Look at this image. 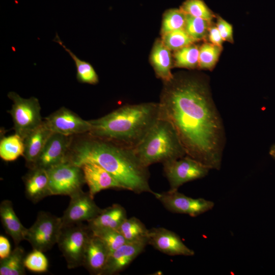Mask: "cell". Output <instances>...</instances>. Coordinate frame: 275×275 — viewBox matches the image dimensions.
<instances>
[{
    "label": "cell",
    "mask_w": 275,
    "mask_h": 275,
    "mask_svg": "<svg viewBox=\"0 0 275 275\" xmlns=\"http://www.w3.org/2000/svg\"><path fill=\"white\" fill-rule=\"evenodd\" d=\"M147 238L127 241L109 254L102 275L117 274L125 269L144 250Z\"/></svg>",
    "instance_id": "15"
},
{
    "label": "cell",
    "mask_w": 275,
    "mask_h": 275,
    "mask_svg": "<svg viewBox=\"0 0 275 275\" xmlns=\"http://www.w3.org/2000/svg\"><path fill=\"white\" fill-rule=\"evenodd\" d=\"M163 84L158 102L160 118L172 125L187 155L210 170H219L225 129L207 85L187 75H173Z\"/></svg>",
    "instance_id": "1"
},
{
    "label": "cell",
    "mask_w": 275,
    "mask_h": 275,
    "mask_svg": "<svg viewBox=\"0 0 275 275\" xmlns=\"http://www.w3.org/2000/svg\"><path fill=\"white\" fill-rule=\"evenodd\" d=\"M216 26L224 41H233V28L231 24L222 17H218Z\"/></svg>",
    "instance_id": "35"
},
{
    "label": "cell",
    "mask_w": 275,
    "mask_h": 275,
    "mask_svg": "<svg viewBox=\"0 0 275 275\" xmlns=\"http://www.w3.org/2000/svg\"><path fill=\"white\" fill-rule=\"evenodd\" d=\"M186 14L180 9L167 10L163 15L161 29V35L184 28Z\"/></svg>",
    "instance_id": "28"
},
{
    "label": "cell",
    "mask_w": 275,
    "mask_h": 275,
    "mask_svg": "<svg viewBox=\"0 0 275 275\" xmlns=\"http://www.w3.org/2000/svg\"><path fill=\"white\" fill-rule=\"evenodd\" d=\"M150 60L156 75L163 82L168 81L173 78L171 50L164 45L161 39H157L155 42Z\"/></svg>",
    "instance_id": "21"
},
{
    "label": "cell",
    "mask_w": 275,
    "mask_h": 275,
    "mask_svg": "<svg viewBox=\"0 0 275 275\" xmlns=\"http://www.w3.org/2000/svg\"><path fill=\"white\" fill-rule=\"evenodd\" d=\"M52 133L43 121L40 126L24 139V151L23 156L30 169L40 155Z\"/></svg>",
    "instance_id": "19"
},
{
    "label": "cell",
    "mask_w": 275,
    "mask_h": 275,
    "mask_svg": "<svg viewBox=\"0 0 275 275\" xmlns=\"http://www.w3.org/2000/svg\"><path fill=\"white\" fill-rule=\"evenodd\" d=\"M155 198L168 211L196 217L211 210L214 203L203 198L194 199L178 190L158 193Z\"/></svg>",
    "instance_id": "10"
},
{
    "label": "cell",
    "mask_w": 275,
    "mask_h": 275,
    "mask_svg": "<svg viewBox=\"0 0 275 275\" xmlns=\"http://www.w3.org/2000/svg\"><path fill=\"white\" fill-rule=\"evenodd\" d=\"M22 248L17 245L6 258L1 260V275H24L26 274L24 264L25 257Z\"/></svg>",
    "instance_id": "24"
},
{
    "label": "cell",
    "mask_w": 275,
    "mask_h": 275,
    "mask_svg": "<svg viewBox=\"0 0 275 275\" xmlns=\"http://www.w3.org/2000/svg\"><path fill=\"white\" fill-rule=\"evenodd\" d=\"M199 48L192 44L175 51L174 54L176 66L194 68L198 66Z\"/></svg>",
    "instance_id": "27"
},
{
    "label": "cell",
    "mask_w": 275,
    "mask_h": 275,
    "mask_svg": "<svg viewBox=\"0 0 275 275\" xmlns=\"http://www.w3.org/2000/svg\"><path fill=\"white\" fill-rule=\"evenodd\" d=\"M160 118L158 102L124 105L99 118L89 120L93 136L135 148Z\"/></svg>",
    "instance_id": "3"
},
{
    "label": "cell",
    "mask_w": 275,
    "mask_h": 275,
    "mask_svg": "<svg viewBox=\"0 0 275 275\" xmlns=\"http://www.w3.org/2000/svg\"><path fill=\"white\" fill-rule=\"evenodd\" d=\"M161 39L168 48L174 51L192 44L195 42L184 28L162 35Z\"/></svg>",
    "instance_id": "29"
},
{
    "label": "cell",
    "mask_w": 275,
    "mask_h": 275,
    "mask_svg": "<svg viewBox=\"0 0 275 275\" xmlns=\"http://www.w3.org/2000/svg\"><path fill=\"white\" fill-rule=\"evenodd\" d=\"M91 231L93 235L103 242L109 254L127 241L118 229H102Z\"/></svg>",
    "instance_id": "30"
},
{
    "label": "cell",
    "mask_w": 275,
    "mask_h": 275,
    "mask_svg": "<svg viewBox=\"0 0 275 275\" xmlns=\"http://www.w3.org/2000/svg\"><path fill=\"white\" fill-rule=\"evenodd\" d=\"M52 195L69 197L82 190L85 183L81 168L68 161L47 170Z\"/></svg>",
    "instance_id": "8"
},
{
    "label": "cell",
    "mask_w": 275,
    "mask_h": 275,
    "mask_svg": "<svg viewBox=\"0 0 275 275\" xmlns=\"http://www.w3.org/2000/svg\"><path fill=\"white\" fill-rule=\"evenodd\" d=\"M162 164L170 190H178L185 183L204 178L210 170L187 155Z\"/></svg>",
    "instance_id": "9"
},
{
    "label": "cell",
    "mask_w": 275,
    "mask_h": 275,
    "mask_svg": "<svg viewBox=\"0 0 275 275\" xmlns=\"http://www.w3.org/2000/svg\"><path fill=\"white\" fill-rule=\"evenodd\" d=\"M269 155L275 160V144H273L270 148L269 151Z\"/></svg>",
    "instance_id": "38"
},
{
    "label": "cell",
    "mask_w": 275,
    "mask_h": 275,
    "mask_svg": "<svg viewBox=\"0 0 275 275\" xmlns=\"http://www.w3.org/2000/svg\"><path fill=\"white\" fill-rule=\"evenodd\" d=\"M73 136L52 132L33 167L48 170L67 161Z\"/></svg>",
    "instance_id": "13"
},
{
    "label": "cell",
    "mask_w": 275,
    "mask_h": 275,
    "mask_svg": "<svg viewBox=\"0 0 275 275\" xmlns=\"http://www.w3.org/2000/svg\"><path fill=\"white\" fill-rule=\"evenodd\" d=\"M43 122L52 132L67 136L86 134L91 128L89 120L82 119L65 107H61L45 118Z\"/></svg>",
    "instance_id": "11"
},
{
    "label": "cell",
    "mask_w": 275,
    "mask_h": 275,
    "mask_svg": "<svg viewBox=\"0 0 275 275\" xmlns=\"http://www.w3.org/2000/svg\"><path fill=\"white\" fill-rule=\"evenodd\" d=\"M134 150L147 167L156 163L163 164L186 155L172 125L160 118Z\"/></svg>",
    "instance_id": "4"
},
{
    "label": "cell",
    "mask_w": 275,
    "mask_h": 275,
    "mask_svg": "<svg viewBox=\"0 0 275 275\" xmlns=\"http://www.w3.org/2000/svg\"><path fill=\"white\" fill-rule=\"evenodd\" d=\"M26 197L36 203L48 196H52L49 186L46 170L34 168L23 178Z\"/></svg>",
    "instance_id": "18"
},
{
    "label": "cell",
    "mask_w": 275,
    "mask_h": 275,
    "mask_svg": "<svg viewBox=\"0 0 275 275\" xmlns=\"http://www.w3.org/2000/svg\"><path fill=\"white\" fill-rule=\"evenodd\" d=\"M8 97L13 101L8 112L13 119L15 133L24 140L43 123L39 100L35 97L23 98L15 92H10Z\"/></svg>",
    "instance_id": "6"
},
{
    "label": "cell",
    "mask_w": 275,
    "mask_h": 275,
    "mask_svg": "<svg viewBox=\"0 0 275 275\" xmlns=\"http://www.w3.org/2000/svg\"><path fill=\"white\" fill-rule=\"evenodd\" d=\"M210 22L206 19L186 14L184 29L187 34L195 41L203 39L210 27Z\"/></svg>",
    "instance_id": "31"
},
{
    "label": "cell",
    "mask_w": 275,
    "mask_h": 275,
    "mask_svg": "<svg viewBox=\"0 0 275 275\" xmlns=\"http://www.w3.org/2000/svg\"><path fill=\"white\" fill-rule=\"evenodd\" d=\"M23 139L18 134L3 137L0 142V157L5 161H11L23 156Z\"/></svg>",
    "instance_id": "25"
},
{
    "label": "cell",
    "mask_w": 275,
    "mask_h": 275,
    "mask_svg": "<svg viewBox=\"0 0 275 275\" xmlns=\"http://www.w3.org/2000/svg\"><path fill=\"white\" fill-rule=\"evenodd\" d=\"M66 160L80 167L93 161L113 175L124 189L140 194L148 193L155 197L149 185L150 172L137 156L134 148L114 141L87 135L72 142Z\"/></svg>",
    "instance_id": "2"
},
{
    "label": "cell",
    "mask_w": 275,
    "mask_h": 275,
    "mask_svg": "<svg viewBox=\"0 0 275 275\" xmlns=\"http://www.w3.org/2000/svg\"><path fill=\"white\" fill-rule=\"evenodd\" d=\"M127 217L125 209L120 204H114L103 209L100 214L88 222V226L91 231L118 229Z\"/></svg>",
    "instance_id": "22"
},
{
    "label": "cell",
    "mask_w": 275,
    "mask_h": 275,
    "mask_svg": "<svg viewBox=\"0 0 275 275\" xmlns=\"http://www.w3.org/2000/svg\"><path fill=\"white\" fill-rule=\"evenodd\" d=\"M69 204L61 217L63 226L92 220L102 211L88 193L82 190L70 196Z\"/></svg>",
    "instance_id": "12"
},
{
    "label": "cell",
    "mask_w": 275,
    "mask_h": 275,
    "mask_svg": "<svg viewBox=\"0 0 275 275\" xmlns=\"http://www.w3.org/2000/svg\"><path fill=\"white\" fill-rule=\"evenodd\" d=\"M62 227L61 217L40 211L34 224L28 229L25 240L33 249L46 252L57 243Z\"/></svg>",
    "instance_id": "7"
},
{
    "label": "cell",
    "mask_w": 275,
    "mask_h": 275,
    "mask_svg": "<svg viewBox=\"0 0 275 275\" xmlns=\"http://www.w3.org/2000/svg\"><path fill=\"white\" fill-rule=\"evenodd\" d=\"M180 9L186 14L211 21L214 15L202 0H186Z\"/></svg>",
    "instance_id": "33"
},
{
    "label": "cell",
    "mask_w": 275,
    "mask_h": 275,
    "mask_svg": "<svg viewBox=\"0 0 275 275\" xmlns=\"http://www.w3.org/2000/svg\"><path fill=\"white\" fill-rule=\"evenodd\" d=\"M148 244L169 256H193L195 252L187 247L175 232L162 227L149 230Z\"/></svg>",
    "instance_id": "14"
},
{
    "label": "cell",
    "mask_w": 275,
    "mask_h": 275,
    "mask_svg": "<svg viewBox=\"0 0 275 275\" xmlns=\"http://www.w3.org/2000/svg\"><path fill=\"white\" fill-rule=\"evenodd\" d=\"M208 34L211 43L222 47L224 40L216 25L213 26H210Z\"/></svg>",
    "instance_id": "36"
},
{
    "label": "cell",
    "mask_w": 275,
    "mask_h": 275,
    "mask_svg": "<svg viewBox=\"0 0 275 275\" xmlns=\"http://www.w3.org/2000/svg\"><path fill=\"white\" fill-rule=\"evenodd\" d=\"M80 167L85 183L89 187V194L93 198L96 194L104 189H124L115 177L98 163L89 161L82 163Z\"/></svg>",
    "instance_id": "16"
},
{
    "label": "cell",
    "mask_w": 275,
    "mask_h": 275,
    "mask_svg": "<svg viewBox=\"0 0 275 275\" xmlns=\"http://www.w3.org/2000/svg\"><path fill=\"white\" fill-rule=\"evenodd\" d=\"M11 245L8 239L3 235L0 236V259L6 258L11 253Z\"/></svg>",
    "instance_id": "37"
},
{
    "label": "cell",
    "mask_w": 275,
    "mask_h": 275,
    "mask_svg": "<svg viewBox=\"0 0 275 275\" xmlns=\"http://www.w3.org/2000/svg\"><path fill=\"white\" fill-rule=\"evenodd\" d=\"M118 230L127 241L147 238L149 230L139 218L133 216L126 218Z\"/></svg>",
    "instance_id": "26"
},
{
    "label": "cell",
    "mask_w": 275,
    "mask_h": 275,
    "mask_svg": "<svg viewBox=\"0 0 275 275\" xmlns=\"http://www.w3.org/2000/svg\"><path fill=\"white\" fill-rule=\"evenodd\" d=\"M221 48L211 43L202 44L199 48L198 66L202 69L212 68L218 59Z\"/></svg>",
    "instance_id": "32"
},
{
    "label": "cell",
    "mask_w": 275,
    "mask_h": 275,
    "mask_svg": "<svg viewBox=\"0 0 275 275\" xmlns=\"http://www.w3.org/2000/svg\"><path fill=\"white\" fill-rule=\"evenodd\" d=\"M91 231L82 223L63 226L57 244L69 269L83 265Z\"/></svg>",
    "instance_id": "5"
},
{
    "label": "cell",
    "mask_w": 275,
    "mask_h": 275,
    "mask_svg": "<svg viewBox=\"0 0 275 275\" xmlns=\"http://www.w3.org/2000/svg\"><path fill=\"white\" fill-rule=\"evenodd\" d=\"M109 251L103 242L91 233L86 246L83 266L92 274L102 275Z\"/></svg>",
    "instance_id": "17"
},
{
    "label": "cell",
    "mask_w": 275,
    "mask_h": 275,
    "mask_svg": "<svg viewBox=\"0 0 275 275\" xmlns=\"http://www.w3.org/2000/svg\"><path fill=\"white\" fill-rule=\"evenodd\" d=\"M24 264L25 268L35 272H45L48 270V261L46 257L43 252L37 249H33L25 256Z\"/></svg>",
    "instance_id": "34"
},
{
    "label": "cell",
    "mask_w": 275,
    "mask_h": 275,
    "mask_svg": "<svg viewBox=\"0 0 275 275\" xmlns=\"http://www.w3.org/2000/svg\"><path fill=\"white\" fill-rule=\"evenodd\" d=\"M0 217L6 232L12 237L16 246L25 240L28 229L23 226L17 216L11 201L5 200L1 202Z\"/></svg>",
    "instance_id": "20"
},
{
    "label": "cell",
    "mask_w": 275,
    "mask_h": 275,
    "mask_svg": "<svg viewBox=\"0 0 275 275\" xmlns=\"http://www.w3.org/2000/svg\"><path fill=\"white\" fill-rule=\"evenodd\" d=\"M53 41L61 45L73 59L76 68V78L78 82L90 85H96L98 82V76L90 63L79 59L64 45L57 33Z\"/></svg>",
    "instance_id": "23"
}]
</instances>
